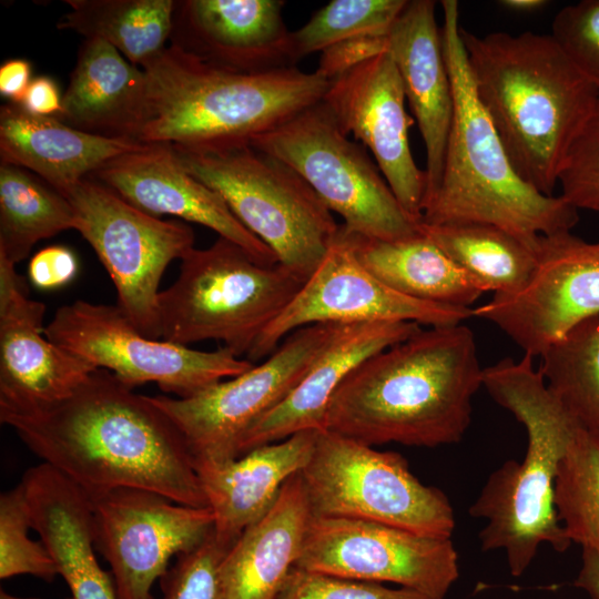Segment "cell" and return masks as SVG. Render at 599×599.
<instances>
[{
    "instance_id": "f35d334b",
    "label": "cell",
    "mask_w": 599,
    "mask_h": 599,
    "mask_svg": "<svg viewBox=\"0 0 599 599\" xmlns=\"http://www.w3.org/2000/svg\"><path fill=\"white\" fill-rule=\"evenodd\" d=\"M550 35L599 91V0H582L560 9Z\"/></svg>"
},
{
    "instance_id": "ba28073f",
    "label": "cell",
    "mask_w": 599,
    "mask_h": 599,
    "mask_svg": "<svg viewBox=\"0 0 599 599\" xmlns=\"http://www.w3.org/2000/svg\"><path fill=\"white\" fill-rule=\"evenodd\" d=\"M173 150L183 166L223 197L280 264L303 282L316 271L339 225L300 174L251 144Z\"/></svg>"
},
{
    "instance_id": "8fae6325",
    "label": "cell",
    "mask_w": 599,
    "mask_h": 599,
    "mask_svg": "<svg viewBox=\"0 0 599 599\" xmlns=\"http://www.w3.org/2000/svg\"><path fill=\"white\" fill-rule=\"evenodd\" d=\"M63 195L74 210V230L94 250L115 286L116 305L142 334L159 339L160 282L172 261L194 248L193 230L143 212L91 177Z\"/></svg>"
},
{
    "instance_id": "d6986e66",
    "label": "cell",
    "mask_w": 599,
    "mask_h": 599,
    "mask_svg": "<svg viewBox=\"0 0 599 599\" xmlns=\"http://www.w3.org/2000/svg\"><path fill=\"white\" fill-rule=\"evenodd\" d=\"M28 290L16 265L0 258V415L51 406L98 369L45 336V305Z\"/></svg>"
},
{
    "instance_id": "44dd1931",
    "label": "cell",
    "mask_w": 599,
    "mask_h": 599,
    "mask_svg": "<svg viewBox=\"0 0 599 599\" xmlns=\"http://www.w3.org/2000/svg\"><path fill=\"white\" fill-rule=\"evenodd\" d=\"M284 6L280 0L176 1L171 44L237 72L296 67Z\"/></svg>"
},
{
    "instance_id": "8d00e7d4",
    "label": "cell",
    "mask_w": 599,
    "mask_h": 599,
    "mask_svg": "<svg viewBox=\"0 0 599 599\" xmlns=\"http://www.w3.org/2000/svg\"><path fill=\"white\" fill-rule=\"evenodd\" d=\"M227 550L212 534L197 548L176 556L160 578L163 599H224L222 564Z\"/></svg>"
},
{
    "instance_id": "4fadbf2b",
    "label": "cell",
    "mask_w": 599,
    "mask_h": 599,
    "mask_svg": "<svg viewBox=\"0 0 599 599\" xmlns=\"http://www.w3.org/2000/svg\"><path fill=\"white\" fill-rule=\"evenodd\" d=\"M338 324H313L286 336L261 364L193 396H149L183 436L194 465L240 457L247 432L298 384Z\"/></svg>"
},
{
    "instance_id": "5b68a950",
    "label": "cell",
    "mask_w": 599,
    "mask_h": 599,
    "mask_svg": "<svg viewBox=\"0 0 599 599\" xmlns=\"http://www.w3.org/2000/svg\"><path fill=\"white\" fill-rule=\"evenodd\" d=\"M146 119L138 141L175 150L251 144L319 102L329 81L297 67L245 73L209 63L176 45L142 65Z\"/></svg>"
},
{
    "instance_id": "ac0fdd59",
    "label": "cell",
    "mask_w": 599,
    "mask_h": 599,
    "mask_svg": "<svg viewBox=\"0 0 599 599\" xmlns=\"http://www.w3.org/2000/svg\"><path fill=\"white\" fill-rule=\"evenodd\" d=\"M322 102L341 129L370 150L403 209L422 221L426 173L410 151L413 119L399 72L388 52L368 59L329 81Z\"/></svg>"
},
{
    "instance_id": "484cf974",
    "label": "cell",
    "mask_w": 599,
    "mask_h": 599,
    "mask_svg": "<svg viewBox=\"0 0 599 599\" xmlns=\"http://www.w3.org/2000/svg\"><path fill=\"white\" fill-rule=\"evenodd\" d=\"M145 145L78 130L55 116L30 114L12 102L0 109L1 163L34 173L62 194L110 161Z\"/></svg>"
},
{
    "instance_id": "f1b7e54d",
    "label": "cell",
    "mask_w": 599,
    "mask_h": 599,
    "mask_svg": "<svg viewBox=\"0 0 599 599\" xmlns=\"http://www.w3.org/2000/svg\"><path fill=\"white\" fill-rule=\"evenodd\" d=\"M342 231L359 262L392 290L424 302L470 307L484 288L420 232L394 241Z\"/></svg>"
},
{
    "instance_id": "7dc6e473",
    "label": "cell",
    "mask_w": 599,
    "mask_h": 599,
    "mask_svg": "<svg viewBox=\"0 0 599 599\" xmlns=\"http://www.w3.org/2000/svg\"><path fill=\"white\" fill-rule=\"evenodd\" d=\"M0 599H14L13 597H11L9 593H7L6 591L1 590L0 591Z\"/></svg>"
},
{
    "instance_id": "d6a6232c",
    "label": "cell",
    "mask_w": 599,
    "mask_h": 599,
    "mask_svg": "<svg viewBox=\"0 0 599 599\" xmlns=\"http://www.w3.org/2000/svg\"><path fill=\"white\" fill-rule=\"evenodd\" d=\"M540 357L548 388L581 428L599 435V314L575 325Z\"/></svg>"
},
{
    "instance_id": "bcb514c9",
    "label": "cell",
    "mask_w": 599,
    "mask_h": 599,
    "mask_svg": "<svg viewBox=\"0 0 599 599\" xmlns=\"http://www.w3.org/2000/svg\"><path fill=\"white\" fill-rule=\"evenodd\" d=\"M499 3L510 11L535 12L548 4L545 0H501Z\"/></svg>"
},
{
    "instance_id": "3957f363",
    "label": "cell",
    "mask_w": 599,
    "mask_h": 599,
    "mask_svg": "<svg viewBox=\"0 0 599 599\" xmlns=\"http://www.w3.org/2000/svg\"><path fill=\"white\" fill-rule=\"evenodd\" d=\"M476 94L518 174L554 195L599 91L549 34L460 29Z\"/></svg>"
},
{
    "instance_id": "30bf717a",
    "label": "cell",
    "mask_w": 599,
    "mask_h": 599,
    "mask_svg": "<svg viewBox=\"0 0 599 599\" xmlns=\"http://www.w3.org/2000/svg\"><path fill=\"white\" fill-rule=\"evenodd\" d=\"M300 473L312 516L368 520L451 538L456 521L449 499L439 488L420 483L398 453L323 429Z\"/></svg>"
},
{
    "instance_id": "5bb4252c",
    "label": "cell",
    "mask_w": 599,
    "mask_h": 599,
    "mask_svg": "<svg viewBox=\"0 0 599 599\" xmlns=\"http://www.w3.org/2000/svg\"><path fill=\"white\" fill-rule=\"evenodd\" d=\"M296 568L370 582H393L445 599L459 577L451 538L349 518L312 516Z\"/></svg>"
},
{
    "instance_id": "e0dca14e",
    "label": "cell",
    "mask_w": 599,
    "mask_h": 599,
    "mask_svg": "<svg viewBox=\"0 0 599 599\" xmlns=\"http://www.w3.org/2000/svg\"><path fill=\"white\" fill-rule=\"evenodd\" d=\"M536 254L535 268L520 290L473 308V316L497 325L532 357L599 314V242L571 232L541 236Z\"/></svg>"
},
{
    "instance_id": "b9f144b4",
    "label": "cell",
    "mask_w": 599,
    "mask_h": 599,
    "mask_svg": "<svg viewBox=\"0 0 599 599\" xmlns=\"http://www.w3.org/2000/svg\"><path fill=\"white\" fill-rule=\"evenodd\" d=\"M75 254L67 246L53 245L35 253L28 265L31 284L43 291L60 288L77 276Z\"/></svg>"
},
{
    "instance_id": "603a6c76",
    "label": "cell",
    "mask_w": 599,
    "mask_h": 599,
    "mask_svg": "<svg viewBox=\"0 0 599 599\" xmlns=\"http://www.w3.org/2000/svg\"><path fill=\"white\" fill-rule=\"evenodd\" d=\"M420 328L414 322L338 324L298 384L247 432L240 456L300 432L325 429L331 400L346 377L368 357Z\"/></svg>"
},
{
    "instance_id": "4dcf8cb0",
    "label": "cell",
    "mask_w": 599,
    "mask_h": 599,
    "mask_svg": "<svg viewBox=\"0 0 599 599\" xmlns=\"http://www.w3.org/2000/svg\"><path fill=\"white\" fill-rule=\"evenodd\" d=\"M70 11L57 27L100 39L134 65L165 47L173 28L174 0H67Z\"/></svg>"
},
{
    "instance_id": "d590c367",
    "label": "cell",
    "mask_w": 599,
    "mask_h": 599,
    "mask_svg": "<svg viewBox=\"0 0 599 599\" xmlns=\"http://www.w3.org/2000/svg\"><path fill=\"white\" fill-rule=\"evenodd\" d=\"M31 515L20 481L0 496V578L31 575L47 582L59 576L57 565L40 539L29 537Z\"/></svg>"
},
{
    "instance_id": "277c9868",
    "label": "cell",
    "mask_w": 599,
    "mask_h": 599,
    "mask_svg": "<svg viewBox=\"0 0 599 599\" xmlns=\"http://www.w3.org/2000/svg\"><path fill=\"white\" fill-rule=\"evenodd\" d=\"M532 356L504 358L484 368L483 387L524 425L527 449L521 461L509 459L487 478L469 508L486 520L479 532L484 551L504 550L510 573L521 576L539 547L566 551L571 541L555 508L559 464L581 426L548 388Z\"/></svg>"
},
{
    "instance_id": "4316f807",
    "label": "cell",
    "mask_w": 599,
    "mask_h": 599,
    "mask_svg": "<svg viewBox=\"0 0 599 599\" xmlns=\"http://www.w3.org/2000/svg\"><path fill=\"white\" fill-rule=\"evenodd\" d=\"M311 517L297 473L285 481L270 511L245 529L225 554L224 599H278L301 554Z\"/></svg>"
},
{
    "instance_id": "9a60e30c",
    "label": "cell",
    "mask_w": 599,
    "mask_h": 599,
    "mask_svg": "<svg viewBox=\"0 0 599 599\" xmlns=\"http://www.w3.org/2000/svg\"><path fill=\"white\" fill-rule=\"evenodd\" d=\"M95 549L111 567L118 599H154L169 561L197 548L214 530L210 507H192L145 489L121 487L89 496Z\"/></svg>"
},
{
    "instance_id": "74e56055",
    "label": "cell",
    "mask_w": 599,
    "mask_h": 599,
    "mask_svg": "<svg viewBox=\"0 0 599 599\" xmlns=\"http://www.w3.org/2000/svg\"><path fill=\"white\" fill-rule=\"evenodd\" d=\"M558 184L573 207L599 212V99L562 163Z\"/></svg>"
},
{
    "instance_id": "7bdbcfd3",
    "label": "cell",
    "mask_w": 599,
    "mask_h": 599,
    "mask_svg": "<svg viewBox=\"0 0 599 599\" xmlns=\"http://www.w3.org/2000/svg\"><path fill=\"white\" fill-rule=\"evenodd\" d=\"M18 105L33 115L58 116L62 110V97L57 83L41 75L32 79Z\"/></svg>"
},
{
    "instance_id": "ee69618b",
    "label": "cell",
    "mask_w": 599,
    "mask_h": 599,
    "mask_svg": "<svg viewBox=\"0 0 599 599\" xmlns=\"http://www.w3.org/2000/svg\"><path fill=\"white\" fill-rule=\"evenodd\" d=\"M32 67L26 59H10L0 67V93L18 104L32 81Z\"/></svg>"
},
{
    "instance_id": "ffe728a7",
    "label": "cell",
    "mask_w": 599,
    "mask_h": 599,
    "mask_svg": "<svg viewBox=\"0 0 599 599\" xmlns=\"http://www.w3.org/2000/svg\"><path fill=\"white\" fill-rule=\"evenodd\" d=\"M89 177L145 213L201 224L241 246L257 263H278L273 252L236 219L223 197L192 175L167 144H146L110 161Z\"/></svg>"
},
{
    "instance_id": "52a82bcc",
    "label": "cell",
    "mask_w": 599,
    "mask_h": 599,
    "mask_svg": "<svg viewBox=\"0 0 599 599\" xmlns=\"http://www.w3.org/2000/svg\"><path fill=\"white\" fill-rule=\"evenodd\" d=\"M303 284L282 264H260L219 236L207 248H192L175 282L160 292L161 337L182 346L212 339L247 356Z\"/></svg>"
},
{
    "instance_id": "f6af8a7d",
    "label": "cell",
    "mask_w": 599,
    "mask_h": 599,
    "mask_svg": "<svg viewBox=\"0 0 599 599\" xmlns=\"http://www.w3.org/2000/svg\"><path fill=\"white\" fill-rule=\"evenodd\" d=\"M575 586L585 590L591 599H599V552L582 548V564Z\"/></svg>"
},
{
    "instance_id": "e575fe53",
    "label": "cell",
    "mask_w": 599,
    "mask_h": 599,
    "mask_svg": "<svg viewBox=\"0 0 599 599\" xmlns=\"http://www.w3.org/2000/svg\"><path fill=\"white\" fill-rule=\"evenodd\" d=\"M408 0H333L300 29L292 31V55L296 64L304 57L323 52L345 40L362 35H387Z\"/></svg>"
},
{
    "instance_id": "cb8c5ba5",
    "label": "cell",
    "mask_w": 599,
    "mask_h": 599,
    "mask_svg": "<svg viewBox=\"0 0 599 599\" xmlns=\"http://www.w3.org/2000/svg\"><path fill=\"white\" fill-rule=\"evenodd\" d=\"M317 434L300 432L230 461L194 465L214 516V538L222 547L230 549L270 511L285 481L307 464Z\"/></svg>"
},
{
    "instance_id": "836d02e7",
    "label": "cell",
    "mask_w": 599,
    "mask_h": 599,
    "mask_svg": "<svg viewBox=\"0 0 599 599\" xmlns=\"http://www.w3.org/2000/svg\"><path fill=\"white\" fill-rule=\"evenodd\" d=\"M555 508L570 541L599 552V435L577 432L558 467Z\"/></svg>"
},
{
    "instance_id": "ab89813d",
    "label": "cell",
    "mask_w": 599,
    "mask_h": 599,
    "mask_svg": "<svg viewBox=\"0 0 599 599\" xmlns=\"http://www.w3.org/2000/svg\"><path fill=\"white\" fill-rule=\"evenodd\" d=\"M278 599H435L407 588L348 579L293 567Z\"/></svg>"
},
{
    "instance_id": "7402d4cb",
    "label": "cell",
    "mask_w": 599,
    "mask_h": 599,
    "mask_svg": "<svg viewBox=\"0 0 599 599\" xmlns=\"http://www.w3.org/2000/svg\"><path fill=\"white\" fill-rule=\"evenodd\" d=\"M387 52L399 72L406 100L425 145V205L441 179L454 116L453 84L435 1H407L387 34Z\"/></svg>"
},
{
    "instance_id": "f546056e",
    "label": "cell",
    "mask_w": 599,
    "mask_h": 599,
    "mask_svg": "<svg viewBox=\"0 0 599 599\" xmlns=\"http://www.w3.org/2000/svg\"><path fill=\"white\" fill-rule=\"evenodd\" d=\"M418 231L433 241L485 292L508 295L520 290L536 265L537 244L490 224H426ZM539 241V240H538Z\"/></svg>"
},
{
    "instance_id": "83f0119b",
    "label": "cell",
    "mask_w": 599,
    "mask_h": 599,
    "mask_svg": "<svg viewBox=\"0 0 599 599\" xmlns=\"http://www.w3.org/2000/svg\"><path fill=\"white\" fill-rule=\"evenodd\" d=\"M58 119L89 133L138 141L146 119L143 70L105 41L84 39Z\"/></svg>"
},
{
    "instance_id": "9c48e42d",
    "label": "cell",
    "mask_w": 599,
    "mask_h": 599,
    "mask_svg": "<svg viewBox=\"0 0 599 599\" xmlns=\"http://www.w3.org/2000/svg\"><path fill=\"white\" fill-rule=\"evenodd\" d=\"M251 145L300 174L343 229L367 238L394 241L419 233V221L400 205L365 146L348 139L322 100Z\"/></svg>"
},
{
    "instance_id": "2e32d148",
    "label": "cell",
    "mask_w": 599,
    "mask_h": 599,
    "mask_svg": "<svg viewBox=\"0 0 599 599\" xmlns=\"http://www.w3.org/2000/svg\"><path fill=\"white\" fill-rule=\"evenodd\" d=\"M473 308L405 296L379 281L357 258L342 231L316 271L266 327L247 355L256 364L294 331L313 324L414 322L429 327L463 324Z\"/></svg>"
},
{
    "instance_id": "6da1fadb",
    "label": "cell",
    "mask_w": 599,
    "mask_h": 599,
    "mask_svg": "<svg viewBox=\"0 0 599 599\" xmlns=\"http://www.w3.org/2000/svg\"><path fill=\"white\" fill-rule=\"evenodd\" d=\"M42 463L88 496L140 488L209 507L190 449L149 398L98 368L67 398L28 414L0 415Z\"/></svg>"
},
{
    "instance_id": "7a4b0ae2",
    "label": "cell",
    "mask_w": 599,
    "mask_h": 599,
    "mask_svg": "<svg viewBox=\"0 0 599 599\" xmlns=\"http://www.w3.org/2000/svg\"><path fill=\"white\" fill-rule=\"evenodd\" d=\"M474 333L429 327L361 363L334 394L325 429L369 446L459 443L483 387Z\"/></svg>"
},
{
    "instance_id": "7c38bea8",
    "label": "cell",
    "mask_w": 599,
    "mask_h": 599,
    "mask_svg": "<svg viewBox=\"0 0 599 599\" xmlns=\"http://www.w3.org/2000/svg\"><path fill=\"white\" fill-rule=\"evenodd\" d=\"M45 336L97 368L135 388L155 383L185 398L237 376L255 364L221 347L197 351L142 334L118 305L75 301L59 307L44 326Z\"/></svg>"
},
{
    "instance_id": "1f68e13d",
    "label": "cell",
    "mask_w": 599,
    "mask_h": 599,
    "mask_svg": "<svg viewBox=\"0 0 599 599\" xmlns=\"http://www.w3.org/2000/svg\"><path fill=\"white\" fill-rule=\"evenodd\" d=\"M74 227L61 192L26 169L0 164V258L16 265L39 241Z\"/></svg>"
},
{
    "instance_id": "8992f818",
    "label": "cell",
    "mask_w": 599,
    "mask_h": 599,
    "mask_svg": "<svg viewBox=\"0 0 599 599\" xmlns=\"http://www.w3.org/2000/svg\"><path fill=\"white\" fill-rule=\"evenodd\" d=\"M440 27L454 92V116L439 185L423 209L426 224L483 223L536 244L571 232L578 210L561 195H546L514 167L480 103L460 35L456 0H443Z\"/></svg>"
},
{
    "instance_id": "60d3db41",
    "label": "cell",
    "mask_w": 599,
    "mask_h": 599,
    "mask_svg": "<svg viewBox=\"0 0 599 599\" xmlns=\"http://www.w3.org/2000/svg\"><path fill=\"white\" fill-rule=\"evenodd\" d=\"M385 52H387V35L352 38L324 50L316 72L331 81L353 67Z\"/></svg>"
},
{
    "instance_id": "d4e9b609",
    "label": "cell",
    "mask_w": 599,
    "mask_h": 599,
    "mask_svg": "<svg viewBox=\"0 0 599 599\" xmlns=\"http://www.w3.org/2000/svg\"><path fill=\"white\" fill-rule=\"evenodd\" d=\"M21 483L32 529L50 551L72 599H118L112 576L94 554L89 496L44 463L29 468Z\"/></svg>"
}]
</instances>
